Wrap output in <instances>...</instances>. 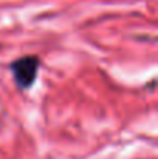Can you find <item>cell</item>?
Masks as SVG:
<instances>
[{
  "mask_svg": "<svg viewBox=\"0 0 158 159\" xmlns=\"http://www.w3.org/2000/svg\"><path fill=\"white\" fill-rule=\"evenodd\" d=\"M39 68H41V59L37 56L19 57L9 65L12 77L17 87L22 90H28L34 85L39 74Z\"/></svg>",
  "mask_w": 158,
  "mask_h": 159,
  "instance_id": "obj_1",
  "label": "cell"
}]
</instances>
